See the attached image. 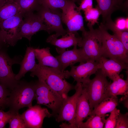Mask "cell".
<instances>
[{
    "label": "cell",
    "instance_id": "f1b7e54d",
    "mask_svg": "<svg viewBox=\"0 0 128 128\" xmlns=\"http://www.w3.org/2000/svg\"><path fill=\"white\" fill-rule=\"evenodd\" d=\"M85 20L88 22V24L93 26L95 23H98V20L101 12L96 6L95 8H92L84 11Z\"/></svg>",
    "mask_w": 128,
    "mask_h": 128
},
{
    "label": "cell",
    "instance_id": "5bb4252c",
    "mask_svg": "<svg viewBox=\"0 0 128 128\" xmlns=\"http://www.w3.org/2000/svg\"><path fill=\"white\" fill-rule=\"evenodd\" d=\"M21 115L27 128H42L44 119L53 116L47 108L39 104L28 107Z\"/></svg>",
    "mask_w": 128,
    "mask_h": 128
},
{
    "label": "cell",
    "instance_id": "f35d334b",
    "mask_svg": "<svg viewBox=\"0 0 128 128\" xmlns=\"http://www.w3.org/2000/svg\"><path fill=\"white\" fill-rule=\"evenodd\" d=\"M75 3L77 2L79 4H80L81 0H73Z\"/></svg>",
    "mask_w": 128,
    "mask_h": 128
},
{
    "label": "cell",
    "instance_id": "5b68a950",
    "mask_svg": "<svg viewBox=\"0 0 128 128\" xmlns=\"http://www.w3.org/2000/svg\"><path fill=\"white\" fill-rule=\"evenodd\" d=\"M35 83V99L37 104L45 105L51 109L52 116H56L64 99L43 81L38 79Z\"/></svg>",
    "mask_w": 128,
    "mask_h": 128
},
{
    "label": "cell",
    "instance_id": "8992f818",
    "mask_svg": "<svg viewBox=\"0 0 128 128\" xmlns=\"http://www.w3.org/2000/svg\"><path fill=\"white\" fill-rule=\"evenodd\" d=\"M89 29L82 32V37L79 46L82 49L87 60L97 61L102 55V43L97 29L87 24Z\"/></svg>",
    "mask_w": 128,
    "mask_h": 128
},
{
    "label": "cell",
    "instance_id": "52a82bcc",
    "mask_svg": "<svg viewBox=\"0 0 128 128\" xmlns=\"http://www.w3.org/2000/svg\"><path fill=\"white\" fill-rule=\"evenodd\" d=\"M23 14L22 13L0 22L2 41L4 46H14L19 40Z\"/></svg>",
    "mask_w": 128,
    "mask_h": 128
},
{
    "label": "cell",
    "instance_id": "30bf717a",
    "mask_svg": "<svg viewBox=\"0 0 128 128\" xmlns=\"http://www.w3.org/2000/svg\"><path fill=\"white\" fill-rule=\"evenodd\" d=\"M75 86V93L64 99L59 113L56 116V120L58 122L66 121L71 124L74 120L78 100L83 88L82 83H77Z\"/></svg>",
    "mask_w": 128,
    "mask_h": 128
},
{
    "label": "cell",
    "instance_id": "7a4b0ae2",
    "mask_svg": "<svg viewBox=\"0 0 128 128\" xmlns=\"http://www.w3.org/2000/svg\"><path fill=\"white\" fill-rule=\"evenodd\" d=\"M35 83L19 80L17 85L10 91L8 98L9 110L18 113L19 110L32 105L35 99Z\"/></svg>",
    "mask_w": 128,
    "mask_h": 128
},
{
    "label": "cell",
    "instance_id": "2e32d148",
    "mask_svg": "<svg viewBox=\"0 0 128 128\" xmlns=\"http://www.w3.org/2000/svg\"><path fill=\"white\" fill-rule=\"evenodd\" d=\"M77 46H74L73 49L67 50L58 47L56 48L59 55L55 57L60 64L62 72L69 66L73 65L77 63L85 62L87 61L82 48L78 49Z\"/></svg>",
    "mask_w": 128,
    "mask_h": 128
},
{
    "label": "cell",
    "instance_id": "7402d4cb",
    "mask_svg": "<svg viewBox=\"0 0 128 128\" xmlns=\"http://www.w3.org/2000/svg\"><path fill=\"white\" fill-rule=\"evenodd\" d=\"M118 103L117 97H107L93 109L90 115H104L110 113L116 108L119 104Z\"/></svg>",
    "mask_w": 128,
    "mask_h": 128
},
{
    "label": "cell",
    "instance_id": "9c48e42d",
    "mask_svg": "<svg viewBox=\"0 0 128 128\" xmlns=\"http://www.w3.org/2000/svg\"><path fill=\"white\" fill-rule=\"evenodd\" d=\"M59 9H50L41 5L37 10V13L42 18L51 32H55V34L52 35L57 38L67 33L66 30L63 28L62 26V12Z\"/></svg>",
    "mask_w": 128,
    "mask_h": 128
},
{
    "label": "cell",
    "instance_id": "ab89813d",
    "mask_svg": "<svg viewBox=\"0 0 128 128\" xmlns=\"http://www.w3.org/2000/svg\"><path fill=\"white\" fill-rule=\"evenodd\" d=\"M6 0H0V5L3 4Z\"/></svg>",
    "mask_w": 128,
    "mask_h": 128
},
{
    "label": "cell",
    "instance_id": "74e56055",
    "mask_svg": "<svg viewBox=\"0 0 128 128\" xmlns=\"http://www.w3.org/2000/svg\"><path fill=\"white\" fill-rule=\"evenodd\" d=\"M118 4L120 6L122 4V2L123 0H116Z\"/></svg>",
    "mask_w": 128,
    "mask_h": 128
},
{
    "label": "cell",
    "instance_id": "8fae6325",
    "mask_svg": "<svg viewBox=\"0 0 128 128\" xmlns=\"http://www.w3.org/2000/svg\"><path fill=\"white\" fill-rule=\"evenodd\" d=\"M70 71H64L65 78L72 77L77 83L85 84L90 79V77L95 74L99 69V65L97 61L87 60L85 62L80 63L78 65L70 66Z\"/></svg>",
    "mask_w": 128,
    "mask_h": 128
},
{
    "label": "cell",
    "instance_id": "ba28073f",
    "mask_svg": "<svg viewBox=\"0 0 128 128\" xmlns=\"http://www.w3.org/2000/svg\"><path fill=\"white\" fill-rule=\"evenodd\" d=\"M18 57L11 58L3 47L0 48V83L10 91L15 88L19 81L15 78L12 67L15 64H20Z\"/></svg>",
    "mask_w": 128,
    "mask_h": 128
},
{
    "label": "cell",
    "instance_id": "603a6c76",
    "mask_svg": "<svg viewBox=\"0 0 128 128\" xmlns=\"http://www.w3.org/2000/svg\"><path fill=\"white\" fill-rule=\"evenodd\" d=\"M22 13L18 4L13 0H6L0 5V22Z\"/></svg>",
    "mask_w": 128,
    "mask_h": 128
},
{
    "label": "cell",
    "instance_id": "7c38bea8",
    "mask_svg": "<svg viewBox=\"0 0 128 128\" xmlns=\"http://www.w3.org/2000/svg\"><path fill=\"white\" fill-rule=\"evenodd\" d=\"M24 18L21 28L20 36L21 39L26 38L30 41L32 36L36 32L44 30L50 34L51 32L48 27L44 23L41 17L33 12L24 14Z\"/></svg>",
    "mask_w": 128,
    "mask_h": 128
},
{
    "label": "cell",
    "instance_id": "ac0fdd59",
    "mask_svg": "<svg viewBox=\"0 0 128 128\" xmlns=\"http://www.w3.org/2000/svg\"><path fill=\"white\" fill-rule=\"evenodd\" d=\"M36 58L34 48L30 46L27 47L24 57L20 63V67L19 71L18 73L16 74V80H20L27 72H31L35 70L38 65L36 63Z\"/></svg>",
    "mask_w": 128,
    "mask_h": 128
},
{
    "label": "cell",
    "instance_id": "3957f363",
    "mask_svg": "<svg viewBox=\"0 0 128 128\" xmlns=\"http://www.w3.org/2000/svg\"><path fill=\"white\" fill-rule=\"evenodd\" d=\"M97 29L102 43V56L128 64V52L121 41L110 34L101 23Z\"/></svg>",
    "mask_w": 128,
    "mask_h": 128
},
{
    "label": "cell",
    "instance_id": "d6986e66",
    "mask_svg": "<svg viewBox=\"0 0 128 128\" xmlns=\"http://www.w3.org/2000/svg\"><path fill=\"white\" fill-rule=\"evenodd\" d=\"M50 49L48 47L41 49L34 48L36 58L38 62V64L53 68L62 72L60 63L51 54Z\"/></svg>",
    "mask_w": 128,
    "mask_h": 128
},
{
    "label": "cell",
    "instance_id": "44dd1931",
    "mask_svg": "<svg viewBox=\"0 0 128 128\" xmlns=\"http://www.w3.org/2000/svg\"><path fill=\"white\" fill-rule=\"evenodd\" d=\"M108 86L109 97H116L119 95H128V80L121 78L119 75L116 76Z\"/></svg>",
    "mask_w": 128,
    "mask_h": 128
},
{
    "label": "cell",
    "instance_id": "9a60e30c",
    "mask_svg": "<svg viewBox=\"0 0 128 128\" xmlns=\"http://www.w3.org/2000/svg\"><path fill=\"white\" fill-rule=\"evenodd\" d=\"M91 113L86 90L83 87L82 93L78 100L73 121L71 124L62 123L60 127L64 128H77L78 126L86 118L91 114Z\"/></svg>",
    "mask_w": 128,
    "mask_h": 128
},
{
    "label": "cell",
    "instance_id": "836d02e7",
    "mask_svg": "<svg viewBox=\"0 0 128 128\" xmlns=\"http://www.w3.org/2000/svg\"><path fill=\"white\" fill-rule=\"evenodd\" d=\"M128 128V113L122 114L120 112L118 116L115 128Z\"/></svg>",
    "mask_w": 128,
    "mask_h": 128
},
{
    "label": "cell",
    "instance_id": "4dcf8cb0",
    "mask_svg": "<svg viewBox=\"0 0 128 128\" xmlns=\"http://www.w3.org/2000/svg\"><path fill=\"white\" fill-rule=\"evenodd\" d=\"M10 91L0 83V109L8 107V98Z\"/></svg>",
    "mask_w": 128,
    "mask_h": 128
},
{
    "label": "cell",
    "instance_id": "60d3db41",
    "mask_svg": "<svg viewBox=\"0 0 128 128\" xmlns=\"http://www.w3.org/2000/svg\"></svg>",
    "mask_w": 128,
    "mask_h": 128
},
{
    "label": "cell",
    "instance_id": "e575fe53",
    "mask_svg": "<svg viewBox=\"0 0 128 128\" xmlns=\"http://www.w3.org/2000/svg\"><path fill=\"white\" fill-rule=\"evenodd\" d=\"M115 23V22H114ZM116 27L119 29L128 31V18H117L115 23Z\"/></svg>",
    "mask_w": 128,
    "mask_h": 128
},
{
    "label": "cell",
    "instance_id": "8d00e7d4",
    "mask_svg": "<svg viewBox=\"0 0 128 128\" xmlns=\"http://www.w3.org/2000/svg\"><path fill=\"white\" fill-rule=\"evenodd\" d=\"M4 46L3 44L2 40L1 35V32L0 28V47H3Z\"/></svg>",
    "mask_w": 128,
    "mask_h": 128
},
{
    "label": "cell",
    "instance_id": "6da1fadb",
    "mask_svg": "<svg viewBox=\"0 0 128 128\" xmlns=\"http://www.w3.org/2000/svg\"><path fill=\"white\" fill-rule=\"evenodd\" d=\"M30 76L33 77L37 76L38 79L44 81L64 99L68 96L69 91L75 89V86L65 79L64 71L63 72L53 68L38 64L36 69L31 72Z\"/></svg>",
    "mask_w": 128,
    "mask_h": 128
},
{
    "label": "cell",
    "instance_id": "cb8c5ba5",
    "mask_svg": "<svg viewBox=\"0 0 128 128\" xmlns=\"http://www.w3.org/2000/svg\"><path fill=\"white\" fill-rule=\"evenodd\" d=\"M105 28L111 31L113 35L118 38L122 42L127 52H128V32L118 29L115 23L110 17L107 19L104 23H101Z\"/></svg>",
    "mask_w": 128,
    "mask_h": 128
},
{
    "label": "cell",
    "instance_id": "d590c367",
    "mask_svg": "<svg viewBox=\"0 0 128 128\" xmlns=\"http://www.w3.org/2000/svg\"><path fill=\"white\" fill-rule=\"evenodd\" d=\"M93 0H81L80 5L77 7V9L79 11H83L93 7Z\"/></svg>",
    "mask_w": 128,
    "mask_h": 128
},
{
    "label": "cell",
    "instance_id": "ffe728a7",
    "mask_svg": "<svg viewBox=\"0 0 128 128\" xmlns=\"http://www.w3.org/2000/svg\"><path fill=\"white\" fill-rule=\"evenodd\" d=\"M76 34L72 32L67 33L59 39L56 38L51 35L47 38L46 41L59 48L63 49H65L72 46H79L82 38L77 37Z\"/></svg>",
    "mask_w": 128,
    "mask_h": 128
},
{
    "label": "cell",
    "instance_id": "277c9868",
    "mask_svg": "<svg viewBox=\"0 0 128 128\" xmlns=\"http://www.w3.org/2000/svg\"><path fill=\"white\" fill-rule=\"evenodd\" d=\"M95 74L93 79L85 83H82L86 90L91 111L101 102L109 97L108 89L111 83L100 69H99Z\"/></svg>",
    "mask_w": 128,
    "mask_h": 128
},
{
    "label": "cell",
    "instance_id": "4fadbf2b",
    "mask_svg": "<svg viewBox=\"0 0 128 128\" xmlns=\"http://www.w3.org/2000/svg\"><path fill=\"white\" fill-rule=\"evenodd\" d=\"M77 7L75 2L73 1L67 7L62 10V20L67 27V33L72 32L77 34L78 31L82 32L86 30L83 18Z\"/></svg>",
    "mask_w": 128,
    "mask_h": 128
},
{
    "label": "cell",
    "instance_id": "f546056e",
    "mask_svg": "<svg viewBox=\"0 0 128 128\" xmlns=\"http://www.w3.org/2000/svg\"><path fill=\"white\" fill-rule=\"evenodd\" d=\"M9 128H27L24 120L19 112L15 114L8 122Z\"/></svg>",
    "mask_w": 128,
    "mask_h": 128
},
{
    "label": "cell",
    "instance_id": "484cf974",
    "mask_svg": "<svg viewBox=\"0 0 128 128\" xmlns=\"http://www.w3.org/2000/svg\"><path fill=\"white\" fill-rule=\"evenodd\" d=\"M108 114L96 115L89 116L85 122H82L77 128H103L105 122V118Z\"/></svg>",
    "mask_w": 128,
    "mask_h": 128
},
{
    "label": "cell",
    "instance_id": "83f0119b",
    "mask_svg": "<svg viewBox=\"0 0 128 128\" xmlns=\"http://www.w3.org/2000/svg\"><path fill=\"white\" fill-rule=\"evenodd\" d=\"M40 1L41 5L50 9H60L62 10L74 1L73 0H40Z\"/></svg>",
    "mask_w": 128,
    "mask_h": 128
},
{
    "label": "cell",
    "instance_id": "d4e9b609",
    "mask_svg": "<svg viewBox=\"0 0 128 128\" xmlns=\"http://www.w3.org/2000/svg\"><path fill=\"white\" fill-rule=\"evenodd\" d=\"M96 7L100 11L104 23L108 18L111 17L112 13L120 6L116 0H96Z\"/></svg>",
    "mask_w": 128,
    "mask_h": 128
},
{
    "label": "cell",
    "instance_id": "e0dca14e",
    "mask_svg": "<svg viewBox=\"0 0 128 128\" xmlns=\"http://www.w3.org/2000/svg\"><path fill=\"white\" fill-rule=\"evenodd\" d=\"M99 69L107 77L113 80L115 77L124 69L128 70V64L122 63L115 60L101 57L97 61Z\"/></svg>",
    "mask_w": 128,
    "mask_h": 128
},
{
    "label": "cell",
    "instance_id": "d6a6232c",
    "mask_svg": "<svg viewBox=\"0 0 128 128\" xmlns=\"http://www.w3.org/2000/svg\"><path fill=\"white\" fill-rule=\"evenodd\" d=\"M3 110L0 109V128H5L10 119L15 114L17 113L9 110L5 112Z\"/></svg>",
    "mask_w": 128,
    "mask_h": 128
},
{
    "label": "cell",
    "instance_id": "4316f807",
    "mask_svg": "<svg viewBox=\"0 0 128 128\" xmlns=\"http://www.w3.org/2000/svg\"><path fill=\"white\" fill-rule=\"evenodd\" d=\"M21 13L25 14L33 12L38 9L41 5L40 0H15Z\"/></svg>",
    "mask_w": 128,
    "mask_h": 128
},
{
    "label": "cell",
    "instance_id": "1f68e13d",
    "mask_svg": "<svg viewBox=\"0 0 128 128\" xmlns=\"http://www.w3.org/2000/svg\"><path fill=\"white\" fill-rule=\"evenodd\" d=\"M120 113V110L115 108L110 113L109 117L106 119L104 128H115L117 120Z\"/></svg>",
    "mask_w": 128,
    "mask_h": 128
}]
</instances>
